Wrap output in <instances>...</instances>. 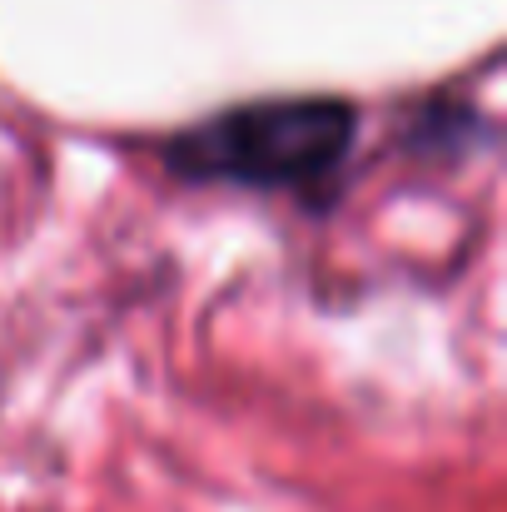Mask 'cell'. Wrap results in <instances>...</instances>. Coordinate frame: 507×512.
<instances>
[{"label": "cell", "instance_id": "obj_1", "mask_svg": "<svg viewBox=\"0 0 507 512\" xmlns=\"http://www.w3.org/2000/svg\"><path fill=\"white\" fill-rule=\"evenodd\" d=\"M353 125L358 110L338 95L249 100L179 130L165 145V160L174 174L204 184L304 189L348 155Z\"/></svg>", "mask_w": 507, "mask_h": 512}]
</instances>
